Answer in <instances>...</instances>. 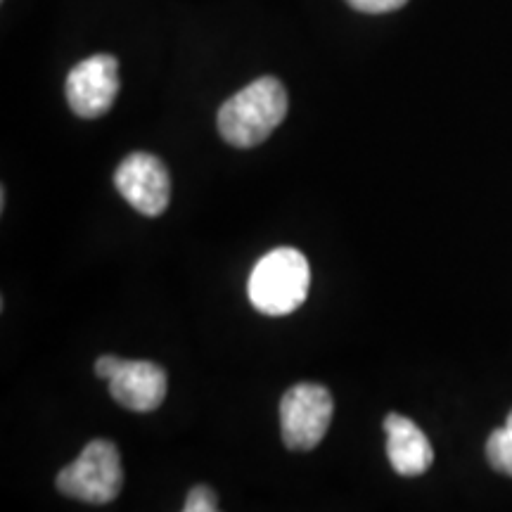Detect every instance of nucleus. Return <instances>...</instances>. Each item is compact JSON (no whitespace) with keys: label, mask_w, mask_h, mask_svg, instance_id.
Here are the masks:
<instances>
[{"label":"nucleus","mask_w":512,"mask_h":512,"mask_svg":"<svg viewBox=\"0 0 512 512\" xmlns=\"http://www.w3.org/2000/svg\"><path fill=\"white\" fill-rule=\"evenodd\" d=\"M183 510L185 512H216L219 510V498H216V494L209 489V486L197 484L188 494V498H185Z\"/></svg>","instance_id":"10"},{"label":"nucleus","mask_w":512,"mask_h":512,"mask_svg":"<svg viewBox=\"0 0 512 512\" xmlns=\"http://www.w3.org/2000/svg\"><path fill=\"white\" fill-rule=\"evenodd\" d=\"M124 465L119 448L107 439H95L83 446L79 458L64 465L57 475L60 494L74 501L105 505L121 494Z\"/></svg>","instance_id":"3"},{"label":"nucleus","mask_w":512,"mask_h":512,"mask_svg":"<svg viewBox=\"0 0 512 512\" xmlns=\"http://www.w3.org/2000/svg\"><path fill=\"white\" fill-rule=\"evenodd\" d=\"M95 375L110 382L112 399L133 413H150L166 399V373L152 361H126L105 354L95 361Z\"/></svg>","instance_id":"5"},{"label":"nucleus","mask_w":512,"mask_h":512,"mask_svg":"<svg viewBox=\"0 0 512 512\" xmlns=\"http://www.w3.org/2000/svg\"><path fill=\"white\" fill-rule=\"evenodd\" d=\"M387 432V458L401 477H420L434 463V451L430 439L411 418L399 413H389L384 418Z\"/></svg>","instance_id":"8"},{"label":"nucleus","mask_w":512,"mask_h":512,"mask_svg":"<svg viewBox=\"0 0 512 512\" xmlns=\"http://www.w3.org/2000/svg\"><path fill=\"white\" fill-rule=\"evenodd\" d=\"M406 3L408 0H347V5L358 12H366V15H384V12L401 10Z\"/></svg>","instance_id":"11"},{"label":"nucleus","mask_w":512,"mask_h":512,"mask_svg":"<svg viewBox=\"0 0 512 512\" xmlns=\"http://www.w3.org/2000/svg\"><path fill=\"white\" fill-rule=\"evenodd\" d=\"M335 401L323 384H294L280 401V432L290 451H311L328 434Z\"/></svg>","instance_id":"4"},{"label":"nucleus","mask_w":512,"mask_h":512,"mask_svg":"<svg viewBox=\"0 0 512 512\" xmlns=\"http://www.w3.org/2000/svg\"><path fill=\"white\" fill-rule=\"evenodd\" d=\"M311 268L294 247H278L261 256L249 275V302L264 316H287L306 302Z\"/></svg>","instance_id":"2"},{"label":"nucleus","mask_w":512,"mask_h":512,"mask_svg":"<svg viewBox=\"0 0 512 512\" xmlns=\"http://www.w3.org/2000/svg\"><path fill=\"white\" fill-rule=\"evenodd\" d=\"M119 88V60L107 53L81 60L64 81L69 110L81 119L105 117L117 100Z\"/></svg>","instance_id":"6"},{"label":"nucleus","mask_w":512,"mask_h":512,"mask_svg":"<svg viewBox=\"0 0 512 512\" xmlns=\"http://www.w3.org/2000/svg\"><path fill=\"white\" fill-rule=\"evenodd\" d=\"M114 185L138 214L162 216L171 200V178L164 162L150 152H133L117 166Z\"/></svg>","instance_id":"7"},{"label":"nucleus","mask_w":512,"mask_h":512,"mask_svg":"<svg viewBox=\"0 0 512 512\" xmlns=\"http://www.w3.org/2000/svg\"><path fill=\"white\" fill-rule=\"evenodd\" d=\"M287 91L275 76H261L221 105L216 126L228 145H261L287 117Z\"/></svg>","instance_id":"1"},{"label":"nucleus","mask_w":512,"mask_h":512,"mask_svg":"<svg viewBox=\"0 0 512 512\" xmlns=\"http://www.w3.org/2000/svg\"><path fill=\"white\" fill-rule=\"evenodd\" d=\"M486 458H489L496 472L512 477V411L505 427H498V430L491 432L489 441H486Z\"/></svg>","instance_id":"9"}]
</instances>
